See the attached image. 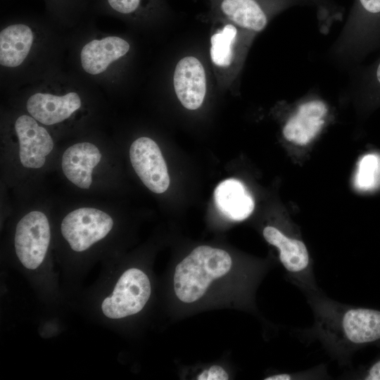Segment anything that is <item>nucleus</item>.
<instances>
[{
  "label": "nucleus",
  "mask_w": 380,
  "mask_h": 380,
  "mask_svg": "<svg viewBox=\"0 0 380 380\" xmlns=\"http://www.w3.org/2000/svg\"><path fill=\"white\" fill-rule=\"evenodd\" d=\"M232 267V259L224 250L199 246L176 266L173 276L174 291L182 303L199 300L211 284L224 277Z\"/></svg>",
  "instance_id": "f257e3e1"
},
{
  "label": "nucleus",
  "mask_w": 380,
  "mask_h": 380,
  "mask_svg": "<svg viewBox=\"0 0 380 380\" xmlns=\"http://www.w3.org/2000/svg\"><path fill=\"white\" fill-rule=\"evenodd\" d=\"M50 239L49 223L43 213L32 211L18 222L14 245L16 255L25 267L34 270L42 264Z\"/></svg>",
  "instance_id": "20e7f679"
},
{
  "label": "nucleus",
  "mask_w": 380,
  "mask_h": 380,
  "mask_svg": "<svg viewBox=\"0 0 380 380\" xmlns=\"http://www.w3.org/2000/svg\"><path fill=\"white\" fill-rule=\"evenodd\" d=\"M362 379L365 380H380V358L369 366L365 372Z\"/></svg>",
  "instance_id": "5701e85b"
},
{
  "label": "nucleus",
  "mask_w": 380,
  "mask_h": 380,
  "mask_svg": "<svg viewBox=\"0 0 380 380\" xmlns=\"http://www.w3.org/2000/svg\"><path fill=\"white\" fill-rule=\"evenodd\" d=\"M293 379V376L288 373H281L273 374L265 378V380H291Z\"/></svg>",
  "instance_id": "b1692460"
},
{
  "label": "nucleus",
  "mask_w": 380,
  "mask_h": 380,
  "mask_svg": "<svg viewBox=\"0 0 380 380\" xmlns=\"http://www.w3.org/2000/svg\"><path fill=\"white\" fill-rule=\"evenodd\" d=\"M338 329L349 343L364 346L380 342V310L353 308L340 317Z\"/></svg>",
  "instance_id": "1a4fd4ad"
},
{
  "label": "nucleus",
  "mask_w": 380,
  "mask_h": 380,
  "mask_svg": "<svg viewBox=\"0 0 380 380\" xmlns=\"http://www.w3.org/2000/svg\"><path fill=\"white\" fill-rule=\"evenodd\" d=\"M175 94L182 105L196 110L203 103L206 78L202 63L194 56H186L177 64L173 76Z\"/></svg>",
  "instance_id": "6e6552de"
},
{
  "label": "nucleus",
  "mask_w": 380,
  "mask_h": 380,
  "mask_svg": "<svg viewBox=\"0 0 380 380\" xmlns=\"http://www.w3.org/2000/svg\"><path fill=\"white\" fill-rule=\"evenodd\" d=\"M132 165L144 184L156 194L165 192L170 177L158 144L148 137L136 139L129 148Z\"/></svg>",
  "instance_id": "39448f33"
},
{
  "label": "nucleus",
  "mask_w": 380,
  "mask_h": 380,
  "mask_svg": "<svg viewBox=\"0 0 380 380\" xmlns=\"http://www.w3.org/2000/svg\"><path fill=\"white\" fill-rule=\"evenodd\" d=\"M236 36V27L227 25L211 37L210 57L215 65L225 68L232 63Z\"/></svg>",
  "instance_id": "a211bd4d"
},
{
  "label": "nucleus",
  "mask_w": 380,
  "mask_h": 380,
  "mask_svg": "<svg viewBox=\"0 0 380 380\" xmlns=\"http://www.w3.org/2000/svg\"><path fill=\"white\" fill-rule=\"evenodd\" d=\"M327 108L319 100L302 103L283 129L285 139L299 145H305L319 132L324 124Z\"/></svg>",
  "instance_id": "f8f14e48"
},
{
  "label": "nucleus",
  "mask_w": 380,
  "mask_h": 380,
  "mask_svg": "<svg viewBox=\"0 0 380 380\" xmlns=\"http://www.w3.org/2000/svg\"><path fill=\"white\" fill-rule=\"evenodd\" d=\"M349 44L357 57L380 46V0H356L349 20Z\"/></svg>",
  "instance_id": "423d86ee"
},
{
  "label": "nucleus",
  "mask_w": 380,
  "mask_h": 380,
  "mask_svg": "<svg viewBox=\"0 0 380 380\" xmlns=\"http://www.w3.org/2000/svg\"><path fill=\"white\" fill-rule=\"evenodd\" d=\"M198 380H227L229 374L220 365H213L203 370L197 376Z\"/></svg>",
  "instance_id": "412c9836"
},
{
  "label": "nucleus",
  "mask_w": 380,
  "mask_h": 380,
  "mask_svg": "<svg viewBox=\"0 0 380 380\" xmlns=\"http://www.w3.org/2000/svg\"><path fill=\"white\" fill-rule=\"evenodd\" d=\"M221 10L234 24L254 32L262 31L270 18L258 0H223Z\"/></svg>",
  "instance_id": "f3484780"
},
{
  "label": "nucleus",
  "mask_w": 380,
  "mask_h": 380,
  "mask_svg": "<svg viewBox=\"0 0 380 380\" xmlns=\"http://www.w3.org/2000/svg\"><path fill=\"white\" fill-rule=\"evenodd\" d=\"M262 234L267 242L278 249L279 260L291 275L299 279L309 275L310 255L301 240L289 236L273 226L265 227Z\"/></svg>",
  "instance_id": "9d476101"
},
{
  "label": "nucleus",
  "mask_w": 380,
  "mask_h": 380,
  "mask_svg": "<svg viewBox=\"0 0 380 380\" xmlns=\"http://www.w3.org/2000/svg\"><path fill=\"white\" fill-rule=\"evenodd\" d=\"M113 226L112 217L94 208H80L68 213L61 229L64 239L76 252L84 251L105 238Z\"/></svg>",
  "instance_id": "7ed1b4c3"
},
{
  "label": "nucleus",
  "mask_w": 380,
  "mask_h": 380,
  "mask_svg": "<svg viewBox=\"0 0 380 380\" xmlns=\"http://www.w3.org/2000/svg\"><path fill=\"white\" fill-rule=\"evenodd\" d=\"M108 1L114 10L127 14L134 12L137 8L140 0H108Z\"/></svg>",
  "instance_id": "4be33fe9"
},
{
  "label": "nucleus",
  "mask_w": 380,
  "mask_h": 380,
  "mask_svg": "<svg viewBox=\"0 0 380 380\" xmlns=\"http://www.w3.org/2000/svg\"><path fill=\"white\" fill-rule=\"evenodd\" d=\"M217 210L226 217L241 221L249 217L254 209V201L243 184L236 179H227L214 191Z\"/></svg>",
  "instance_id": "2eb2a0df"
},
{
  "label": "nucleus",
  "mask_w": 380,
  "mask_h": 380,
  "mask_svg": "<svg viewBox=\"0 0 380 380\" xmlns=\"http://www.w3.org/2000/svg\"><path fill=\"white\" fill-rule=\"evenodd\" d=\"M21 164L27 168H40L53 148V141L45 128L31 116H19L15 123Z\"/></svg>",
  "instance_id": "0eeeda50"
},
{
  "label": "nucleus",
  "mask_w": 380,
  "mask_h": 380,
  "mask_svg": "<svg viewBox=\"0 0 380 380\" xmlns=\"http://www.w3.org/2000/svg\"><path fill=\"white\" fill-rule=\"evenodd\" d=\"M34 37L30 27L23 24L11 25L0 33V63L8 68L22 64L27 56Z\"/></svg>",
  "instance_id": "dca6fc26"
},
{
  "label": "nucleus",
  "mask_w": 380,
  "mask_h": 380,
  "mask_svg": "<svg viewBox=\"0 0 380 380\" xmlns=\"http://www.w3.org/2000/svg\"><path fill=\"white\" fill-rule=\"evenodd\" d=\"M357 189L370 191L380 186V155L368 153L359 161L354 177Z\"/></svg>",
  "instance_id": "6ab92c4d"
},
{
  "label": "nucleus",
  "mask_w": 380,
  "mask_h": 380,
  "mask_svg": "<svg viewBox=\"0 0 380 380\" xmlns=\"http://www.w3.org/2000/svg\"><path fill=\"white\" fill-rule=\"evenodd\" d=\"M151 291L148 276L139 269H128L118 279L112 295L103 300L102 312L110 319L135 315L144 308Z\"/></svg>",
  "instance_id": "f03ea898"
},
{
  "label": "nucleus",
  "mask_w": 380,
  "mask_h": 380,
  "mask_svg": "<svg viewBox=\"0 0 380 380\" xmlns=\"http://www.w3.org/2000/svg\"><path fill=\"white\" fill-rule=\"evenodd\" d=\"M81 104L80 96L74 91L62 96L36 93L28 99L26 107L36 120L52 125L69 118Z\"/></svg>",
  "instance_id": "9b49d317"
},
{
  "label": "nucleus",
  "mask_w": 380,
  "mask_h": 380,
  "mask_svg": "<svg viewBox=\"0 0 380 380\" xmlns=\"http://www.w3.org/2000/svg\"><path fill=\"white\" fill-rule=\"evenodd\" d=\"M101 157L99 149L93 144L82 142L74 144L63 154V173L79 188L88 189L92 183V170L99 163Z\"/></svg>",
  "instance_id": "ddd939ff"
},
{
  "label": "nucleus",
  "mask_w": 380,
  "mask_h": 380,
  "mask_svg": "<svg viewBox=\"0 0 380 380\" xmlns=\"http://www.w3.org/2000/svg\"><path fill=\"white\" fill-rule=\"evenodd\" d=\"M361 89L370 99L380 100V59L364 75Z\"/></svg>",
  "instance_id": "aec40b11"
},
{
  "label": "nucleus",
  "mask_w": 380,
  "mask_h": 380,
  "mask_svg": "<svg viewBox=\"0 0 380 380\" xmlns=\"http://www.w3.org/2000/svg\"><path fill=\"white\" fill-rule=\"evenodd\" d=\"M129 48V43L119 37L110 36L101 39H94L82 49V66L89 74H100L111 63L127 54Z\"/></svg>",
  "instance_id": "4468645a"
}]
</instances>
